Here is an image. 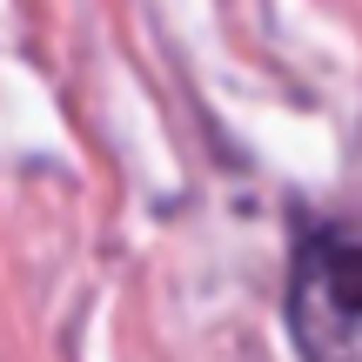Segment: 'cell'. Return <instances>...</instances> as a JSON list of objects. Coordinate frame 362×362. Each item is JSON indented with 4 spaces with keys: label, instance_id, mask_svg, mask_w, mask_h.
Returning a JSON list of instances; mask_svg holds the SVG:
<instances>
[{
    "label": "cell",
    "instance_id": "obj_1",
    "mask_svg": "<svg viewBox=\"0 0 362 362\" xmlns=\"http://www.w3.org/2000/svg\"><path fill=\"white\" fill-rule=\"evenodd\" d=\"M288 336L302 362H362V215H322L296 235Z\"/></svg>",
    "mask_w": 362,
    "mask_h": 362
}]
</instances>
